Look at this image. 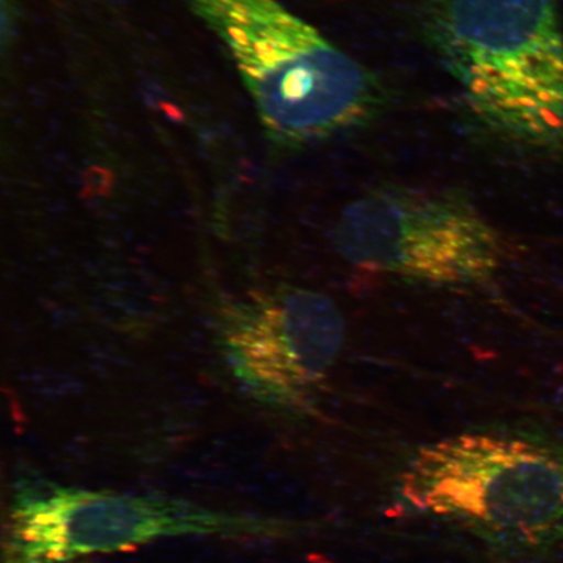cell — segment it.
Returning <instances> with one entry per match:
<instances>
[{
    "label": "cell",
    "instance_id": "cell-1",
    "mask_svg": "<svg viewBox=\"0 0 563 563\" xmlns=\"http://www.w3.org/2000/svg\"><path fill=\"white\" fill-rule=\"evenodd\" d=\"M426 25L492 136L514 150L563 156L559 0H429Z\"/></svg>",
    "mask_w": 563,
    "mask_h": 563
},
{
    "label": "cell",
    "instance_id": "cell-2",
    "mask_svg": "<svg viewBox=\"0 0 563 563\" xmlns=\"http://www.w3.org/2000/svg\"><path fill=\"white\" fill-rule=\"evenodd\" d=\"M228 46L274 143H320L368 121L376 80L278 0H188Z\"/></svg>",
    "mask_w": 563,
    "mask_h": 563
},
{
    "label": "cell",
    "instance_id": "cell-3",
    "mask_svg": "<svg viewBox=\"0 0 563 563\" xmlns=\"http://www.w3.org/2000/svg\"><path fill=\"white\" fill-rule=\"evenodd\" d=\"M400 495L413 509L461 520L522 553L563 545V446L467 433L429 443L408 462Z\"/></svg>",
    "mask_w": 563,
    "mask_h": 563
},
{
    "label": "cell",
    "instance_id": "cell-4",
    "mask_svg": "<svg viewBox=\"0 0 563 563\" xmlns=\"http://www.w3.org/2000/svg\"><path fill=\"white\" fill-rule=\"evenodd\" d=\"M334 245L352 266L433 287L483 286L505 260L501 232L466 196L404 187L352 200L338 217Z\"/></svg>",
    "mask_w": 563,
    "mask_h": 563
},
{
    "label": "cell",
    "instance_id": "cell-5",
    "mask_svg": "<svg viewBox=\"0 0 563 563\" xmlns=\"http://www.w3.org/2000/svg\"><path fill=\"white\" fill-rule=\"evenodd\" d=\"M223 335L243 382L274 402L298 405L340 361L346 320L325 292L288 286L232 309Z\"/></svg>",
    "mask_w": 563,
    "mask_h": 563
},
{
    "label": "cell",
    "instance_id": "cell-6",
    "mask_svg": "<svg viewBox=\"0 0 563 563\" xmlns=\"http://www.w3.org/2000/svg\"><path fill=\"white\" fill-rule=\"evenodd\" d=\"M249 520L157 498L55 489L21 496L15 541L21 563H59L166 534L249 531Z\"/></svg>",
    "mask_w": 563,
    "mask_h": 563
}]
</instances>
